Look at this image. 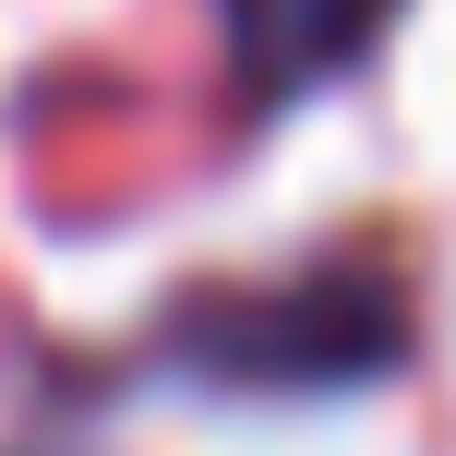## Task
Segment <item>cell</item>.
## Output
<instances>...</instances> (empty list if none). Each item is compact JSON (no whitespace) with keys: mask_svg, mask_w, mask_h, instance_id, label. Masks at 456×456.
Here are the masks:
<instances>
[{"mask_svg":"<svg viewBox=\"0 0 456 456\" xmlns=\"http://www.w3.org/2000/svg\"><path fill=\"white\" fill-rule=\"evenodd\" d=\"M181 348L205 372H228V385H372L409 348V313H396V289L372 265H324V276H289V289L192 313Z\"/></svg>","mask_w":456,"mask_h":456,"instance_id":"obj_1","label":"cell"},{"mask_svg":"<svg viewBox=\"0 0 456 456\" xmlns=\"http://www.w3.org/2000/svg\"><path fill=\"white\" fill-rule=\"evenodd\" d=\"M240 96H313L396 24V0H216Z\"/></svg>","mask_w":456,"mask_h":456,"instance_id":"obj_2","label":"cell"}]
</instances>
